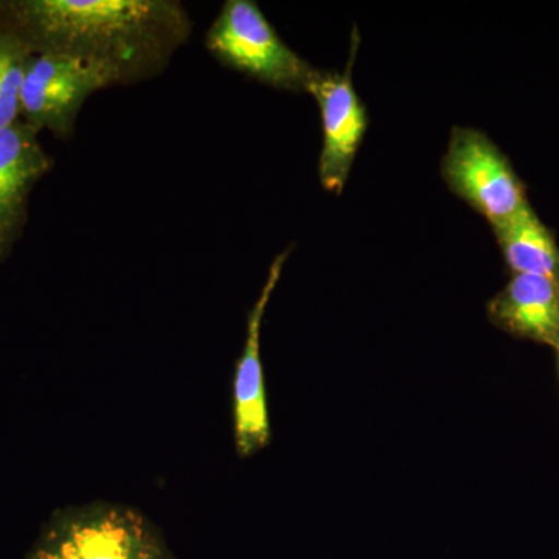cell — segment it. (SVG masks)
Returning a JSON list of instances; mask_svg holds the SVG:
<instances>
[{"label": "cell", "instance_id": "1", "mask_svg": "<svg viewBox=\"0 0 559 559\" xmlns=\"http://www.w3.org/2000/svg\"><path fill=\"white\" fill-rule=\"evenodd\" d=\"M0 10V27L33 53L97 62L120 84L157 75L191 32L182 3L171 0H22Z\"/></svg>", "mask_w": 559, "mask_h": 559}, {"label": "cell", "instance_id": "2", "mask_svg": "<svg viewBox=\"0 0 559 559\" xmlns=\"http://www.w3.org/2000/svg\"><path fill=\"white\" fill-rule=\"evenodd\" d=\"M210 53L250 79L305 92L314 68L290 49L252 0H227L205 38Z\"/></svg>", "mask_w": 559, "mask_h": 559}, {"label": "cell", "instance_id": "3", "mask_svg": "<svg viewBox=\"0 0 559 559\" xmlns=\"http://www.w3.org/2000/svg\"><path fill=\"white\" fill-rule=\"evenodd\" d=\"M120 84L116 73L97 62L57 53H33L25 70L20 120L36 132L68 138L84 102L94 92Z\"/></svg>", "mask_w": 559, "mask_h": 559}, {"label": "cell", "instance_id": "4", "mask_svg": "<svg viewBox=\"0 0 559 559\" xmlns=\"http://www.w3.org/2000/svg\"><path fill=\"white\" fill-rule=\"evenodd\" d=\"M452 193L498 226L528 204L509 159L484 132L455 127L441 162Z\"/></svg>", "mask_w": 559, "mask_h": 559}, {"label": "cell", "instance_id": "5", "mask_svg": "<svg viewBox=\"0 0 559 559\" xmlns=\"http://www.w3.org/2000/svg\"><path fill=\"white\" fill-rule=\"evenodd\" d=\"M358 43L353 40L352 55L344 72L314 69L307 91L318 102L322 119L323 146L319 159V178L323 189L342 193L353 160L367 131V109L353 86L352 68Z\"/></svg>", "mask_w": 559, "mask_h": 559}, {"label": "cell", "instance_id": "6", "mask_svg": "<svg viewBox=\"0 0 559 559\" xmlns=\"http://www.w3.org/2000/svg\"><path fill=\"white\" fill-rule=\"evenodd\" d=\"M33 559L170 558L142 522L123 513H106L64 525Z\"/></svg>", "mask_w": 559, "mask_h": 559}, {"label": "cell", "instance_id": "7", "mask_svg": "<svg viewBox=\"0 0 559 559\" xmlns=\"http://www.w3.org/2000/svg\"><path fill=\"white\" fill-rule=\"evenodd\" d=\"M36 135L22 120L0 128V260L20 235L33 187L51 168Z\"/></svg>", "mask_w": 559, "mask_h": 559}, {"label": "cell", "instance_id": "8", "mask_svg": "<svg viewBox=\"0 0 559 559\" xmlns=\"http://www.w3.org/2000/svg\"><path fill=\"white\" fill-rule=\"evenodd\" d=\"M288 255L289 250H286L280 253L271 264L270 275L249 316L248 340H246L245 352L235 378V428H237L238 448L242 454H250L257 448L263 447L270 436L263 369L260 360V333L264 311L277 286Z\"/></svg>", "mask_w": 559, "mask_h": 559}, {"label": "cell", "instance_id": "9", "mask_svg": "<svg viewBox=\"0 0 559 559\" xmlns=\"http://www.w3.org/2000/svg\"><path fill=\"white\" fill-rule=\"evenodd\" d=\"M488 311L500 329L559 348V282L516 274Z\"/></svg>", "mask_w": 559, "mask_h": 559}, {"label": "cell", "instance_id": "10", "mask_svg": "<svg viewBox=\"0 0 559 559\" xmlns=\"http://www.w3.org/2000/svg\"><path fill=\"white\" fill-rule=\"evenodd\" d=\"M492 229L507 263L516 274L559 282V248L528 204Z\"/></svg>", "mask_w": 559, "mask_h": 559}, {"label": "cell", "instance_id": "11", "mask_svg": "<svg viewBox=\"0 0 559 559\" xmlns=\"http://www.w3.org/2000/svg\"><path fill=\"white\" fill-rule=\"evenodd\" d=\"M33 51L13 33L0 27V128L20 120V98Z\"/></svg>", "mask_w": 559, "mask_h": 559}, {"label": "cell", "instance_id": "12", "mask_svg": "<svg viewBox=\"0 0 559 559\" xmlns=\"http://www.w3.org/2000/svg\"><path fill=\"white\" fill-rule=\"evenodd\" d=\"M558 352H559V348H558Z\"/></svg>", "mask_w": 559, "mask_h": 559}]
</instances>
